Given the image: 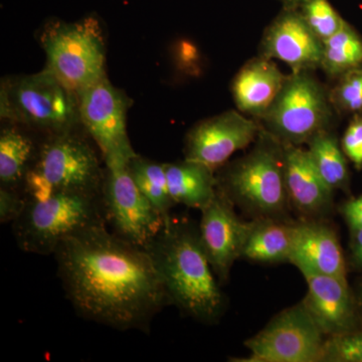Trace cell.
<instances>
[{
  "label": "cell",
  "mask_w": 362,
  "mask_h": 362,
  "mask_svg": "<svg viewBox=\"0 0 362 362\" xmlns=\"http://www.w3.org/2000/svg\"><path fill=\"white\" fill-rule=\"evenodd\" d=\"M64 291L78 315L114 329L148 332L169 299L149 252L95 226L54 252Z\"/></svg>",
  "instance_id": "cell-1"
},
{
  "label": "cell",
  "mask_w": 362,
  "mask_h": 362,
  "mask_svg": "<svg viewBox=\"0 0 362 362\" xmlns=\"http://www.w3.org/2000/svg\"><path fill=\"white\" fill-rule=\"evenodd\" d=\"M145 249L160 276L169 303L199 322L220 321L226 297L202 247L199 228L170 214Z\"/></svg>",
  "instance_id": "cell-2"
},
{
  "label": "cell",
  "mask_w": 362,
  "mask_h": 362,
  "mask_svg": "<svg viewBox=\"0 0 362 362\" xmlns=\"http://www.w3.org/2000/svg\"><path fill=\"white\" fill-rule=\"evenodd\" d=\"M216 173L218 192L252 220H288L285 146L263 128L247 154Z\"/></svg>",
  "instance_id": "cell-3"
},
{
  "label": "cell",
  "mask_w": 362,
  "mask_h": 362,
  "mask_svg": "<svg viewBox=\"0 0 362 362\" xmlns=\"http://www.w3.org/2000/svg\"><path fill=\"white\" fill-rule=\"evenodd\" d=\"M26 201L13 223L16 243L26 252L54 255L66 240L106 223L102 194L59 192Z\"/></svg>",
  "instance_id": "cell-4"
},
{
  "label": "cell",
  "mask_w": 362,
  "mask_h": 362,
  "mask_svg": "<svg viewBox=\"0 0 362 362\" xmlns=\"http://www.w3.org/2000/svg\"><path fill=\"white\" fill-rule=\"evenodd\" d=\"M105 171L96 152L75 130L49 135L23 182L26 199H39L54 192L102 194Z\"/></svg>",
  "instance_id": "cell-5"
},
{
  "label": "cell",
  "mask_w": 362,
  "mask_h": 362,
  "mask_svg": "<svg viewBox=\"0 0 362 362\" xmlns=\"http://www.w3.org/2000/svg\"><path fill=\"white\" fill-rule=\"evenodd\" d=\"M0 115L49 135L75 130L81 124L77 95L47 68L2 82Z\"/></svg>",
  "instance_id": "cell-6"
},
{
  "label": "cell",
  "mask_w": 362,
  "mask_h": 362,
  "mask_svg": "<svg viewBox=\"0 0 362 362\" xmlns=\"http://www.w3.org/2000/svg\"><path fill=\"white\" fill-rule=\"evenodd\" d=\"M335 110L329 90L313 71H292L258 122L283 145L303 146L317 133L331 129Z\"/></svg>",
  "instance_id": "cell-7"
},
{
  "label": "cell",
  "mask_w": 362,
  "mask_h": 362,
  "mask_svg": "<svg viewBox=\"0 0 362 362\" xmlns=\"http://www.w3.org/2000/svg\"><path fill=\"white\" fill-rule=\"evenodd\" d=\"M42 44L47 56L45 68L77 96L106 77V49L96 18L52 21L45 26Z\"/></svg>",
  "instance_id": "cell-8"
},
{
  "label": "cell",
  "mask_w": 362,
  "mask_h": 362,
  "mask_svg": "<svg viewBox=\"0 0 362 362\" xmlns=\"http://www.w3.org/2000/svg\"><path fill=\"white\" fill-rule=\"evenodd\" d=\"M81 124L99 147L106 166L128 164L137 156L127 133L129 98L107 77L78 94Z\"/></svg>",
  "instance_id": "cell-9"
},
{
  "label": "cell",
  "mask_w": 362,
  "mask_h": 362,
  "mask_svg": "<svg viewBox=\"0 0 362 362\" xmlns=\"http://www.w3.org/2000/svg\"><path fill=\"white\" fill-rule=\"evenodd\" d=\"M325 335L303 302L277 314L247 339L246 362H322Z\"/></svg>",
  "instance_id": "cell-10"
},
{
  "label": "cell",
  "mask_w": 362,
  "mask_h": 362,
  "mask_svg": "<svg viewBox=\"0 0 362 362\" xmlns=\"http://www.w3.org/2000/svg\"><path fill=\"white\" fill-rule=\"evenodd\" d=\"M102 199L113 232L138 246L146 247L165 223V216L136 185L128 164L106 166Z\"/></svg>",
  "instance_id": "cell-11"
},
{
  "label": "cell",
  "mask_w": 362,
  "mask_h": 362,
  "mask_svg": "<svg viewBox=\"0 0 362 362\" xmlns=\"http://www.w3.org/2000/svg\"><path fill=\"white\" fill-rule=\"evenodd\" d=\"M262 127L256 119L230 110L204 119L187 133L185 158L199 162L216 171L235 152L251 146Z\"/></svg>",
  "instance_id": "cell-12"
},
{
  "label": "cell",
  "mask_w": 362,
  "mask_h": 362,
  "mask_svg": "<svg viewBox=\"0 0 362 362\" xmlns=\"http://www.w3.org/2000/svg\"><path fill=\"white\" fill-rule=\"evenodd\" d=\"M201 211L199 233L202 247L218 280L226 282L235 262L242 258L251 221H240L235 206L218 190Z\"/></svg>",
  "instance_id": "cell-13"
},
{
  "label": "cell",
  "mask_w": 362,
  "mask_h": 362,
  "mask_svg": "<svg viewBox=\"0 0 362 362\" xmlns=\"http://www.w3.org/2000/svg\"><path fill=\"white\" fill-rule=\"evenodd\" d=\"M259 56L279 59L292 71L321 69L323 42L307 25L299 9L284 8L266 28Z\"/></svg>",
  "instance_id": "cell-14"
},
{
  "label": "cell",
  "mask_w": 362,
  "mask_h": 362,
  "mask_svg": "<svg viewBox=\"0 0 362 362\" xmlns=\"http://www.w3.org/2000/svg\"><path fill=\"white\" fill-rule=\"evenodd\" d=\"M306 280L303 303L326 337L358 328V305L352 296L347 279L302 272Z\"/></svg>",
  "instance_id": "cell-15"
},
{
  "label": "cell",
  "mask_w": 362,
  "mask_h": 362,
  "mask_svg": "<svg viewBox=\"0 0 362 362\" xmlns=\"http://www.w3.org/2000/svg\"><path fill=\"white\" fill-rule=\"evenodd\" d=\"M285 146V183L290 206L303 220L323 221L333 209L334 190L316 170L306 148Z\"/></svg>",
  "instance_id": "cell-16"
},
{
  "label": "cell",
  "mask_w": 362,
  "mask_h": 362,
  "mask_svg": "<svg viewBox=\"0 0 362 362\" xmlns=\"http://www.w3.org/2000/svg\"><path fill=\"white\" fill-rule=\"evenodd\" d=\"M289 263L300 272L346 279V262L337 233L323 221L295 223Z\"/></svg>",
  "instance_id": "cell-17"
},
{
  "label": "cell",
  "mask_w": 362,
  "mask_h": 362,
  "mask_svg": "<svg viewBox=\"0 0 362 362\" xmlns=\"http://www.w3.org/2000/svg\"><path fill=\"white\" fill-rule=\"evenodd\" d=\"M287 76L272 59H250L233 78L232 94L238 111L257 121L263 117L282 89Z\"/></svg>",
  "instance_id": "cell-18"
},
{
  "label": "cell",
  "mask_w": 362,
  "mask_h": 362,
  "mask_svg": "<svg viewBox=\"0 0 362 362\" xmlns=\"http://www.w3.org/2000/svg\"><path fill=\"white\" fill-rule=\"evenodd\" d=\"M169 194L175 204L202 209L218 194L216 171L199 162L165 163Z\"/></svg>",
  "instance_id": "cell-19"
},
{
  "label": "cell",
  "mask_w": 362,
  "mask_h": 362,
  "mask_svg": "<svg viewBox=\"0 0 362 362\" xmlns=\"http://www.w3.org/2000/svg\"><path fill=\"white\" fill-rule=\"evenodd\" d=\"M295 223L278 218H255L251 221L242 258L256 263L289 262Z\"/></svg>",
  "instance_id": "cell-20"
},
{
  "label": "cell",
  "mask_w": 362,
  "mask_h": 362,
  "mask_svg": "<svg viewBox=\"0 0 362 362\" xmlns=\"http://www.w3.org/2000/svg\"><path fill=\"white\" fill-rule=\"evenodd\" d=\"M37 150L32 138L16 127H6L0 134V183L2 187L23 189Z\"/></svg>",
  "instance_id": "cell-21"
},
{
  "label": "cell",
  "mask_w": 362,
  "mask_h": 362,
  "mask_svg": "<svg viewBox=\"0 0 362 362\" xmlns=\"http://www.w3.org/2000/svg\"><path fill=\"white\" fill-rule=\"evenodd\" d=\"M316 170L332 190L349 192V170L347 157L332 130L317 133L306 144Z\"/></svg>",
  "instance_id": "cell-22"
},
{
  "label": "cell",
  "mask_w": 362,
  "mask_h": 362,
  "mask_svg": "<svg viewBox=\"0 0 362 362\" xmlns=\"http://www.w3.org/2000/svg\"><path fill=\"white\" fill-rule=\"evenodd\" d=\"M362 68V37L349 23L323 42L321 69L332 80Z\"/></svg>",
  "instance_id": "cell-23"
},
{
  "label": "cell",
  "mask_w": 362,
  "mask_h": 362,
  "mask_svg": "<svg viewBox=\"0 0 362 362\" xmlns=\"http://www.w3.org/2000/svg\"><path fill=\"white\" fill-rule=\"evenodd\" d=\"M128 168L136 185L165 218L176 206L169 194L165 163L149 160L139 156L133 157Z\"/></svg>",
  "instance_id": "cell-24"
},
{
  "label": "cell",
  "mask_w": 362,
  "mask_h": 362,
  "mask_svg": "<svg viewBox=\"0 0 362 362\" xmlns=\"http://www.w3.org/2000/svg\"><path fill=\"white\" fill-rule=\"evenodd\" d=\"M298 9L309 28L322 42L339 32L347 23L331 6L329 0H307Z\"/></svg>",
  "instance_id": "cell-25"
},
{
  "label": "cell",
  "mask_w": 362,
  "mask_h": 362,
  "mask_svg": "<svg viewBox=\"0 0 362 362\" xmlns=\"http://www.w3.org/2000/svg\"><path fill=\"white\" fill-rule=\"evenodd\" d=\"M329 90L330 101L338 114L356 115L362 112V68L338 78Z\"/></svg>",
  "instance_id": "cell-26"
},
{
  "label": "cell",
  "mask_w": 362,
  "mask_h": 362,
  "mask_svg": "<svg viewBox=\"0 0 362 362\" xmlns=\"http://www.w3.org/2000/svg\"><path fill=\"white\" fill-rule=\"evenodd\" d=\"M322 362H362V329L326 338Z\"/></svg>",
  "instance_id": "cell-27"
},
{
  "label": "cell",
  "mask_w": 362,
  "mask_h": 362,
  "mask_svg": "<svg viewBox=\"0 0 362 362\" xmlns=\"http://www.w3.org/2000/svg\"><path fill=\"white\" fill-rule=\"evenodd\" d=\"M345 156L357 170L362 169V112L352 115L341 141Z\"/></svg>",
  "instance_id": "cell-28"
},
{
  "label": "cell",
  "mask_w": 362,
  "mask_h": 362,
  "mask_svg": "<svg viewBox=\"0 0 362 362\" xmlns=\"http://www.w3.org/2000/svg\"><path fill=\"white\" fill-rule=\"evenodd\" d=\"M26 197L23 190L16 188H0V221L14 223L23 214L26 206Z\"/></svg>",
  "instance_id": "cell-29"
},
{
  "label": "cell",
  "mask_w": 362,
  "mask_h": 362,
  "mask_svg": "<svg viewBox=\"0 0 362 362\" xmlns=\"http://www.w3.org/2000/svg\"><path fill=\"white\" fill-rule=\"evenodd\" d=\"M340 214H342L349 228L362 226V195L354 197L340 206Z\"/></svg>",
  "instance_id": "cell-30"
},
{
  "label": "cell",
  "mask_w": 362,
  "mask_h": 362,
  "mask_svg": "<svg viewBox=\"0 0 362 362\" xmlns=\"http://www.w3.org/2000/svg\"><path fill=\"white\" fill-rule=\"evenodd\" d=\"M350 255L352 263L362 269V226L350 228Z\"/></svg>",
  "instance_id": "cell-31"
},
{
  "label": "cell",
  "mask_w": 362,
  "mask_h": 362,
  "mask_svg": "<svg viewBox=\"0 0 362 362\" xmlns=\"http://www.w3.org/2000/svg\"><path fill=\"white\" fill-rule=\"evenodd\" d=\"M282 2L284 8H294L298 9L302 4H304L307 0H279Z\"/></svg>",
  "instance_id": "cell-32"
},
{
  "label": "cell",
  "mask_w": 362,
  "mask_h": 362,
  "mask_svg": "<svg viewBox=\"0 0 362 362\" xmlns=\"http://www.w3.org/2000/svg\"><path fill=\"white\" fill-rule=\"evenodd\" d=\"M357 305H358V309H361L362 313V285L361 287V290H359L358 293V300H357Z\"/></svg>",
  "instance_id": "cell-33"
}]
</instances>
